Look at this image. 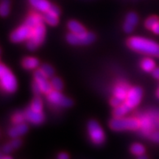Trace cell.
Returning a JSON list of instances; mask_svg holds the SVG:
<instances>
[{
    "mask_svg": "<svg viewBox=\"0 0 159 159\" xmlns=\"http://www.w3.org/2000/svg\"><path fill=\"white\" fill-rule=\"evenodd\" d=\"M11 11V1L10 0H2L0 5V14L2 17L7 16Z\"/></svg>",
    "mask_w": 159,
    "mask_h": 159,
    "instance_id": "cell-22",
    "label": "cell"
},
{
    "mask_svg": "<svg viewBox=\"0 0 159 159\" xmlns=\"http://www.w3.org/2000/svg\"><path fill=\"white\" fill-rule=\"evenodd\" d=\"M67 27L70 31V33L74 34H81L86 32L85 28L81 25L79 21L76 20H70L67 24Z\"/></svg>",
    "mask_w": 159,
    "mask_h": 159,
    "instance_id": "cell-17",
    "label": "cell"
},
{
    "mask_svg": "<svg viewBox=\"0 0 159 159\" xmlns=\"http://www.w3.org/2000/svg\"><path fill=\"white\" fill-rule=\"evenodd\" d=\"M21 141H20L19 139H14V140H13V142H11V144H12V146H13V148H19L20 145H21Z\"/></svg>",
    "mask_w": 159,
    "mask_h": 159,
    "instance_id": "cell-32",
    "label": "cell"
},
{
    "mask_svg": "<svg viewBox=\"0 0 159 159\" xmlns=\"http://www.w3.org/2000/svg\"><path fill=\"white\" fill-rule=\"evenodd\" d=\"M1 159H12V158L9 156H5V157H2Z\"/></svg>",
    "mask_w": 159,
    "mask_h": 159,
    "instance_id": "cell-38",
    "label": "cell"
},
{
    "mask_svg": "<svg viewBox=\"0 0 159 159\" xmlns=\"http://www.w3.org/2000/svg\"><path fill=\"white\" fill-rule=\"evenodd\" d=\"M40 70L42 71V73L45 75L46 77L49 78L53 76L54 75V69H52V67L48 64H43L42 66L41 67Z\"/></svg>",
    "mask_w": 159,
    "mask_h": 159,
    "instance_id": "cell-25",
    "label": "cell"
},
{
    "mask_svg": "<svg viewBox=\"0 0 159 159\" xmlns=\"http://www.w3.org/2000/svg\"><path fill=\"white\" fill-rule=\"evenodd\" d=\"M46 35V27L43 24H40L32 30L30 39L27 41V47L30 50H35L43 42Z\"/></svg>",
    "mask_w": 159,
    "mask_h": 159,
    "instance_id": "cell-4",
    "label": "cell"
},
{
    "mask_svg": "<svg viewBox=\"0 0 159 159\" xmlns=\"http://www.w3.org/2000/svg\"><path fill=\"white\" fill-rule=\"evenodd\" d=\"M152 75L155 78L159 80V68H155L152 71Z\"/></svg>",
    "mask_w": 159,
    "mask_h": 159,
    "instance_id": "cell-35",
    "label": "cell"
},
{
    "mask_svg": "<svg viewBox=\"0 0 159 159\" xmlns=\"http://www.w3.org/2000/svg\"><path fill=\"white\" fill-rule=\"evenodd\" d=\"M25 119L34 125H39L43 122L44 116L42 112L33 111L31 108H27L25 112Z\"/></svg>",
    "mask_w": 159,
    "mask_h": 159,
    "instance_id": "cell-12",
    "label": "cell"
},
{
    "mask_svg": "<svg viewBox=\"0 0 159 159\" xmlns=\"http://www.w3.org/2000/svg\"><path fill=\"white\" fill-rule=\"evenodd\" d=\"M33 91H34V93L36 95H39L41 92H42V91H41V88H40L39 85L38 84V83L35 82V81L33 85Z\"/></svg>",
    "mask_w": 159,
    "mask_h": 159,
    "instance_id": "cell-30",
    "label": "cell"
},
{
    "mask_svg": "<svg viewBox=\"0 0 159 159\" xmlns=\"http://www.w3.org/2000/svg\"><path fill=\"white\" fill-rule=\"evenodd\" d=\"M22 65L27 69H34L39 65V61L36 57H27L23 60Z\"/></svg>",
    "mask_w": 159,
    "mask_h": 159,
    "instance_id": "cell-19",
    "label": "cell"
},
{
    "mask_svg": "<svg viewBox=\"0 0 159 159\" xmlns=\"http://www.w3.org/2000/svg\"><path fill=\"white\" fill-rule=\"evenodd\" d=\"M35 81L39 85L41 91L44 94H48L50 91H52V87L51 83L47 80V77H46L41 70H37L34 73Z\"/></svg>",
    "mask_w": 159,
    "mask_h": 159,
    "instance_id": "cell-10",
    "label": "cell"
},
{
    "mask_svg": "<svg viewBox=\"0 0 159 159\" xmlns=\"http://www.w3.org/2000/svg\"><path fill=\"white\" fill-rule=\"evenodd\" d=\"M110 127L114 130H136L140 127V122L135 118L115 117L111 121Z\"/></svg>",
    "mask_w": 159,
    "mask_h": 159,
    "instance_id": "cell-3",
    "label": "cell"
},
{
    "mask_svg": "<svg viewBox=\"0 0 159 159\" xmlns=\"http://www.w3.org/2000/svg\"><path fill=\"white\" fill-rule=\"evenodd\" d=\"M139 22V17L136 13L130 12L125 17L123 30L126 33H131Z\"/></svg>",
    "mask_w": 159,
    "mask_h": 159,
    "instance_id": "cell-11",
    "label": "cell"
},
{
    "mask_svg": "<svg viewBox=\"0 0 159 159\" xmlns=\"http://www.w3.org/2000/svg\"><path fill=\"white\" fill-rule=\"evenodd\" d=\"M43 21H43V16H41L39 13H32L26 19L25 25L33 29L40 24H43Z\"/></svg>",
    "mask_w": 159,
    "mask_h": 159,
    "instance_id": "cell-15",
    "label": "cell"
},
{
    "mask_svg": "<svg viewBox=\"0 0 159 159\" xmlns=\"http://www.w3.org/2000/svg\"><path fill=\"white\" fill-rule=\"evenodd\" d=\"M24 119H25V114H22V113H17L14 115L13 116V122L16 123V124H21V123H23Z\"/></svg>",
    "mask_w": 159,
    "mask_h": 159,
    "instance_id": "cell-28",
    "label": "cell"
},
{
    "mask_svg": "<svg viewBox=\"0 0 159 159\" xmlns=\"http://www.w3.org/2000/svg\"><path fill=\"white\" fill-rule=\"evenodd\" d=\"M32 30L33 29L24 24L11 33V40L14 43L22 42L26 40L27 41L30 37Z\"/></svg>",
    "mask_w": 159,
    "mask_h": 159,
    "instance_id": "cell-7",
    "label": "cell"
},
{
    "mask_svg": "<svg viewBox=\"0 0 159 159\" xmlns=\"http://www.w3.org/2000/svg\"><path fill=\"white\" fill-rule=\"evenodd\" d=\"M142 97V90L139 87H134L130 89L128 91V96L125 99V102L128 104L131 108L137 106L140 102Z\"/></svg>",
    "mask_w": 159,
    "mask_h": 159,
    "instance_id": "cell-9",
    "label": "cell"
},
{
    "mask_svg": "<svg viewBox=\"0 0 159 159\" xmlns=\"http://www.w3.org/2000/svg\"><path fill=\"white\" fill-rule=\"evenodd\" d=\"M51 85L52 89L55 91H61L63 89V82L61 79L58 78V77H53L52 79L51 80Z\"/></svg>",
    "mask_w": 159,
    "mask_h": 159,
    "instance_id": "cell-26",
    "label": "cell"
},
{
    "mask_svg": "<svg viewBox=\"0 0 159 159\" xmlns=\"http://www.w3.org/2000/svg\"><path fill=\"white\" fill-rule=\"evenodd\" d=\"M13 146H12L11 144H7L4 146L3 148V151L5 153H8V152H11V150H13Z\"/></svg>",
    "mask_w": 159,
    "mask_h": 159,
    "instance_id": "cell-31",
    "label": "cell"
},
{
    "mask_svg": "<svg viewBox=\"0 0 159 159\" xmlns=\"http://www.w3.org/2000/svg\"><path fill=\"white\" fill-rule=\"evenodd\" d=\"M66 41L71 45H88L94 42L96 39L95 35L90 32H85L81 34L69 33L66 35Z\"/></svg>",
    "mask_w": 159,
    "mask_h": 159,
    "instance_id": "cell-5",
    "label": "cell"
},
{
    "mask_svg": "<svg viewBox=\"0 0 159 159\" xmlns=\"http://www.w3.org/2000/svg\"><path fill=\"white\" fill-rule=\"evenodd\" d=\"M0 80L1 85L5 91L13 93L17 89V81L14 75L4 64L0 66Z\"/></svg>",
    "mask_w": 159,
    "mask_h": 159,
    "instance_id": "cell-2",
    "label": "cell"
},
{
    "mask_svg": "<svg viewBox=\"0 0 159 159\" xmlns=\"http://www.w3.org/2000/svg\"><path fill=\"white\" fill-rule=\"evenodd\" d=\"M123 102H122V101L121 100V99H118L116 97H113V98L111 99V105H112V106L115 107V108H116V107H118L120 105H122Z\"/></svg>",
    "mask_w": 159,
    "mask_h": 159,
    "instance_id": "cell-29",
    "label": "cell"
},
{
    "mask_svg": "<svg viewBox=\"0 0 159 159\" xmlns=\"http://www.w3.org/2000/svg\"><path fill=\"white\" fill-rule=\"evenodd\" d=\"M151 30L155 34L159 35V21H158V23L156 24V25H154V27H152Z\"/></svg>",
    "mask_w": 159,
    "mask_h": 159,
    "instance_id": "cell-34",
    "label": "cell"
},
{
    "mask_svg": "<svg viewBox=\"0 0 159 159\" xmlns=\"http://www.w3.org/2000/svg\"><path fill=\"white\" fill-rule=\"evenodd\" d=\"M30 108L33 111L41 112V111H42V102H41V99L39 97H35L33 99V102H32Z\"/></svg>",
    "mask_w": 159,
    "mask_h": 159,
    "instance_id": "cell-27",
    "label": "cell"
},
{
    "mask_svg": "<svg viewBox=\"0 0 159 159\" xmlns=\"http://www.w3.org/2000/svg\"><path fill=\"white\" fill-rule=\"evenodd\" d=\"M131 152L133 154L136 155V156H140L144 154L145 152V148L142 144H139V143H136L131 146L130 148Z\"/></svg>",
    "mask_w": 159,
    "mask_h": 159,
    "instance_id": "cell-23",
    "label": "cell"
},
{
    "mask_svg": "<svg viewBox=\"0 0 159 159\" xmlns=\"http://www.w3.org/2000/svg\"><path fill=\"white\" fill-rule=\"evenodd\" d=\"M138 159H148V158H147V157L145 156L144 155H142V156H139Z\"/></svg>",
    "mask_w": 159,
    "mask_h": 159,
    "instance_id": "cell-37",
    "label": "cell"
},
{
    "mask_svg": "<svg viewBox=\"0 0 159 159\" xmlns=\"http://www.w3.org/2000/svg\"><path fill=\"white\" fill-rule=\"evenodd\" d=\"M128 45L131 49L138 52L159 57V44L152 40L134 36L128 40Z\"/></svg>",
    "mask_w": 159,
    "mask_h": 159,
    "instance_id": "cell-1",
    "label": "cell"
},
{
    "mask_svg": "<svg viewBox=\"0 0 159 159\" xmlns=\"http://www.w3.org/2000/svg\"><path fill=\"white\" fill-rule=\"evenodd\" d=\"M27 130H28L27 125L24 124V123H21V124L16 125L10 130L9 136L13 139H16L19 136L25 134L27 132Z\"/></svg>",
    "mask_w": 159,
    "mask_h": 159,
    "instance_id": "cell-16",
    "label": "cell"
},
{
    "mask_svg": "<svg viewBox=\"0 0 159 159\" xmlns=\"http://www.w3.org/2000/svg\"><path fill=\"white\" fill-rule=\"evenodd\" d=\"M47 99L52 104L61 107H69L72 105V101L63 96L58 91H52L47 94Z\"/></svg>",
    "mask_w": 159,
    "mask_h": 159,
    "instance_id": "cell-8",
    "label": "cell"
},
{
    "mask_svg": "<svg viewBox=\"0 0 159 159\" xmlns=\"http://www.w3.org/2000/svg\"><path fill=\"white\" fill-rule=\"evenodd\" d=\"M58 159H69V156L66 153L62 152L58 156Z\"/></svg>",
    "mask_w": 159,
    "mask_h": 159,
    "instance_id": "cell-36",
    "label": "cell"
},
{
    "mask_svg": "<svg viewBox=\"0 0 159 159\" xmlns=\"http://www.w3.org/2000/svg\"><path fill=\"white\" fill-rule=\"evenodd\" d=\"M89 134L92 142L97 144H100L104 142L105 134L102 128L95 121H91L88 125Z\"/></svg>",
    "mask_w": 159,
    "mask_h": 159,
    "instance_id": "cell-6",
    "label": "cell"
},
{
    "mask_svg": "<svg viewBox=\"0 0 159 159\" xmlns=\"http://www.w3.org/2000/svg\"><path fill=\"white\" fill-rule=\"evenodd\" d=\"M58 16L57 14L53 13L50 11H48L46 13H43V21L46 23L48 24L50 26H56L58 24Z\"/></svg>",
    "mask_w": 159,
    "mask_h": 159,
    "instance_id": "cell-18",
    "label": "cell"
},
{
    "mask_svg": "<svg viewBox=\"0 0 159 159\" xmlns=\"http://www.w3.org/2000/svg\"><path fill=\"white\" fill-rule=\"evenodd\" d=\"M29 2L35 10L43 13L48 11L52 6L47 0H29Z\"/></svg>",
    "mask_w": 159,
    "mask_h": 159,
    "instance_id": "cell-13",
    "label": "cell"
},
{
    "mask_svg": "<svg viewBox=\"0 0 159 159\" xmlns=\"http://www.w3.org/2000/svg\"><path fill=\"white\" fill-rule=\"evenodd\" d=\"M151 139L156 142H159V132H155L151 136Z\"/></svg>",
    "mask_w": 159,
    "mask_h": 159,
    "instance_id": "cell-33",
    "label": "cell"
},
{
    "mask_svg": "<svg viewBox=\"0 0 159 159\" xmlns=\"http://www.w3.org/2000/svg\"><path fill=\"white\" fill-rule=\"evenodd\" d=\"M131 110H132V108L125 102L119 106L115 108L114 111V115L115 117H122Z\"/></svg>",
    "mask_w": 159,
    "mask_h": 159,
    "instance_id": "cell-20",
    "label": "cell"
},
{
    "mask_svg": "<svg viewBox=\"0 0 159 159\" xmlns=\"http://www.w3.org/2000/svg\"><path fill=\"white\" fill-rule=\"evenodd\" d=\"M159 21V18L156 16H152L149 17L148 19H146L144 22V26L147 29L152 30L154 25Z\"/></svg>",
    "mask_w": 159,
    "mask_h": 159,
    "instance_id": "cell-24",
    "label": "cell"
},
{
    "mask_svg": "<svg viewBox=\"0 0 159 159\" xmlns=\"http://www.w3.org/2000/svg\"><path fill=\"white\" fill-rule=\"evenodd\" d=\"M157 97H158V98H159V89L157 91Z\"/></svg>",
    "mask_w": 159,
    "mask_h": 159,
    "instance_id": "cell-39",
    "label": "cell"
},
{
    "mask_svg": "<svg viewBox=\"0 0 159 159\" xmlns=\"http://www.w3.org/2000/svg\"><path fill=\"white\" fill-rule=\"evenodd\" d=\"M130 90L128 85L125 83H120V84L117 85L115 87L114 90V97H117V98L121 99L122 102H124L127 98L128 96V91Z\"/></svg>",
    "mask_w": 159,
    "mask_h": 159,
    "instance_id": "cell-14",
    "label": "cell"
},
{
    "mask_svg": "<svg viewBox=\"0 0 159 159\" xmlns=\"http://www.w3.org/2000/svg\"><path fill=\"white\" fill-rule=\"evenodd\" d=\"M142 68L146 72H150L156 68L155 62L151 58H144L142 61Z\"/></svg>",
    "mask_w": 159,
    "mask_h": 159,
    "instance_id": "cell-21",
    "label": "cell"
}]
</instances>
